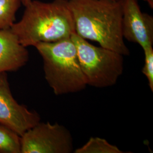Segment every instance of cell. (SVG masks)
<instances>
[{"mask_svg": "<svg viewBox=\"0 0 153 153\" xmlns=\"http://www.w3.org/2000/svg\"><path fill=\"white\" fill-rule=\"evenodd\" d=\"M29 60L27 48L11 29L0 30V74L19 70Z\"/></svg>", "mask_w": 153, "mask_h": 153, "instance_id": "ba28073f", "label": "cell"}, {"mask_svg": "<svg viewBox=\"0 0 153 153\" xmlns=\"http://www.w3.org/2000/svg\"><path fill=\"white\" fill-rule=\"evenodd\" d=\"M31 1H32V0H21L22 4L25 6L27 5Z\"/></svg>", "mask_w": 153, "mask_h": 153, "instance_id": "5bb4252c", "label": "cell"}, {"mask_svg": "<svg viewBox=\"0 0 153 153\" xmlns=\"http://www.w3.org/2000/svg\"><path fill=\"white\" fill-rule=\"evenodd\" d=\"M122 35L142 49L153 46V17L141 10L138 0H121Z\"/></svg>", "mask_w": 153, "mask_h": 153, "instance_id": "52a82bcc", "label": "cell"}, {"mask_svg": "<svg viewBox=\"0 0 153 153\" xmlns=\"http://www.w3.org/2000/svg\"><path fill=\"white\" fill-rule=\"evenodd\" d=\"M25 7L21 19L10 29L26 48L70 38L76 33L69 0H32Z\"/></svg>", "mask_w": 153, "mask_h": 153, "instance_id": "7a4b0ae2", "label": "cell"}, {"mask_svg": "<svg viewBox=\"0 0 153 153\" xmlns=\"http://www.w3.org/2000/svg\"><path fill=\"white\" fill-rule=\"evenodd\" d=\"M38 112L19 104L13 97L7 73L0 74V123L20 136L40 121Z\"/></svg>", "mask_w": 153, "mask_h": 153, "instance_id": "8992f818", "label": "cell"}, {"mask_svg": "<svg viewBox=\"0 0 153 153\" xmlns=\"http://www.w3.org/2000/svg\"><path fill=\"white\" fill-rule=\"evenodd\" d=\"M117 146L100 137H91L88 142L74 150V153H123Z\"/></svg>", "mask_w": 153, "mask_h": 153, "instance_id": "8fae6325", "label": "cell"}, {"mask_svg": "<svg viewBox=\"0 0 153 153\" xmlns=\"http://www.w3.org/2000/svg\"><path fill=\"white\" fill-rule=\"evenodd\" d=\"M69 6L78 36L123 56L129 55L122 35L121 0H69Z\"/></svg>", "mask_w": 153, "mask_h": 153, "instance_id": "6da1fadb", "label": "cell"}, {"mask_svg": "<svg viewBox=\"0 0 153 153\" xmlns=\"http://www.w3.org/2000/svg\"><path fill=\"white\" fill-rule=\"evenodd\" d=\"M0 153H21V136L0 123Z\"/></svg>", "mask_w": 153, "mask_h": 153, "instance_id": "9c48e42d", "label": "cell"}, {"mask_svg": "<svg viewBox=\"0 0 153 153\" xmlns=\"http://www.w3.org/2000/svg\"><path fill=\"white\" fill-rule=\"evenodd\" d=\"M21 4V0H0V30L11 28Z\"/></svg>", "mask_w": 153, "mask_h": 153, "instance_id": "30bf717a", "label": "cell"}, {"mask_svg": "<svg viewBox=\"0 0 153 153\" xmlns=\"http://www.w3.org/2000/svg\"><path fill=\"white\" fill-rule=\"evenodd\" d=\"M143 1L147 2V4L151 9H153V0H143Z\"/></svg>", "mask_w": 153, "mask_h": 153, "instance_id": "4fadbf2b", "label": "cell"}, {"mask_svg": "<svg viewBox=\"0 0 153 153\" xmlns=\"http://www.w3.org/2000/svg\"><path fill=\"white\" fill-rule=\"evenodd\" d=\"M145 54V64L142 68V73L148 79L151 91H153V46L143 49Z\"/></svg>", "mask_w": 153, "mask_h": 153, "instance_id": "7c38bea8", "label": "cell"}, {"mask_svg": "<svg viewBox=\"0 0 153 153\" xmlns=\"http://www.w3.org/2000/svg\"><path fill=\"white\" fill-rule=\"evenodd\" d=\"M21 153H71L73 139L70 131L56 123L39 122L21 136Z\"/></svg>", "mask_w": 153, "mask_h": 153, "instance_id": "5b68a950", "label": "cell"}, {"mask_svg": "<svg viewBox=\"0 0 153 153\" xmlns=\"http://www.w3.org/2000/svg\"><path fill=\"white\" fill-rule=\"evenodd\" d=\"M88 85L105 88L115 85L124 71L123 55L102 47H96L76 33L71 36Z\"/></svg>", "mask_w": 153, "mask_h": 153, "instance_id": "277c9868", "label": "cell"}, {"mask_svg": "<svg viewBox=\"0 0 153 153\" xmlns=\"http://www.w3.org/2000/svg\"><path fill=\"white\" fill-rule=\"evenodd\" d=\"M35 47L43 59L45 79L55 95L78 93L88 86L71 38L39 43Z\"/></svg>", "mask_w": 153, "mask_h": 153, "instance_id": "3957f363", "label": "cell"}]
</instances>
